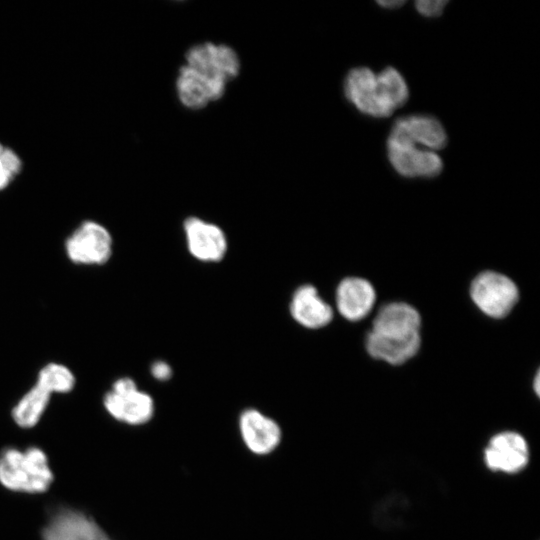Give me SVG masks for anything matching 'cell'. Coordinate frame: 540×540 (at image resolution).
<instances>
[{"instance_id":"cell-23","label":"cell","mask_w":540,"mask_h":540,"mask_svg":"<svg viewBox=\"0 0 540 540\" xmlns=\"http://www.w3.org/2000/svg\"><path fill=\"white\" fill-rule=\"evenodd\" d=\"M10 178L6 174L1 162H0V190L4 189L10 182Z\"/></svg>"},{"instance_id":"cell-6","label":"cell","mask_w":540,"mask_h":540,"mask_svg":"<svg viewBox=\"0 0 540 540\" xmlns=\"http://www.w3.org/2000/svg\"><path fill=\"white\" fill-rule=\"evenodd\" d=\"M185 64L213 82L227 86L240 73L241 62L237 52L226 44L203 42L190 47Z\"/></svg>"},{"instance_id":"cell-17","label":"cell","mask_w":540,"mask_h":540,"mask_svg":"<svg viewBox=\"0 0 540 540\" xmlns=\"http://www.w3.org/2000/svg\"><path fill=\"white\" fill-rule=\"evenodd\" d=\"M51 394L38 384H34L13 406L11 416L22 429L35 427L49 406Z\"/></svg>"},{"instance_id":"cell-12","label":"cell","mask_w":540,"mask_h":540,"mask_svg":"<svg viewBox=\"0 0 540 540\" xmlns=\"http://www.w3.org/2000/svg\"><path fill=\"white\" fill-rule=\"evenodd\" d=\"M388 138L422 145L430 151L441 150L447 144V134L443 125L428 115H410L397 119Z\"/></svg>"},{"instance_id":"cell-1","label":"cell","mask_w":540,"mask_h":540,"mask_svg":"<svg viewBox=\"0 0 540 540\" xmlns=\"http://www.w3.org/2000/svg\"><path fill=\"white\" fill-rule=\"evenodd\" d=\"M421 317L410 304L391 302L383 305L367 333L368 354L391 365H401L413 358L421 345Z\"/></svg>"},{"instance_id":"cell-2","label":"cell","mask_w":540,"mask_h":540,"mask_svg":"<svg viewBox=\"0 0 540 540\" xmlns=\"http://www.w3.org/2000/svg\"><path fill=\"white\" fill-rule=\"evenodd\" d=\"M344 94L357 110L374 118L389 117L409 97L403 76L390 66L378 74L367 67L351 69L344 80Z\"/></svg>"},{"instance_id":"cell-9","label":"cell","mask_w":540,"mask_h":540,"mask_svg":"<svg viewBox=\"0 0 540 540\" xmlns=\"http://www.w3.org/2000/svg\"><path fill=\"white\" fill-rule=\"evenodd\" d=\"M41 540H112L90 515L74 509L60 508L47 520Z\"/></svg>"},{"instance_id":"cell-11","label":"cell","mask_w":540,"mask_h":540,"mask_svg":"<svg viewBox=\"0 0 540 540\" xmlns=\"http://www.w3.org/2000/svg\"><path fill=\"white\" fill-rule=\"evenodd\" d=\"M188 250L204 262H218L226 254L227 238L216 224L198 217H188L183 223Z\"/></svg>"},{"instance_id":"cell-8","label":"cell","mask_w":540,"mask_h":540,"mask_svg":"<svg viewBox=\"0 0 540 540\" xmlns=\"http://www.w3.org/2000/svg\"><path fill=\"white\" fill-rule=\"evenodd\" d=\"M530 459V449L525 437L511 430L501 431L487 441L483 461L492 472L516 474L524 470Z\"/></svg>"},{"instance_id":"cell-7","label":"cell","mask_w":540,"mask_h":540,"mask_svg":"<svg viewBox=\"0 0 540 540\" xmlns=\"http://www.w3.org/2000/svg\"><path fill=\"white\" fill-rule=\"evenodd\" d=\"M112 247L108 229L94 221L81 223L65 241L68 259L82 265L105 264L112 255Z\"/></svg>"},{"instance_id":"cell-22","label":"cell","mask_w":540,"mask_h":540,"mask_svg":"<svg viewBox=\"0 0 540 540\" xmlns=\"http://www.w3.org/2000/svg\"><path fill=\"white\" fill-rule=\"evenodd\" d=\"M405 3L406 1H402V0L377 1V4H379L383 8H390V9L400 8Z\"/></svg>"},{"instance_id":"cell-18","label":"cell","mask_w":540,"mask_h":540,"mask_svg":"<svg viewBox=\"0 0 540 540\" xmlns=\"http://www.w3.org/2000/svg\"><path fill=\"white\" fill-rule=\"evenodd\" d=\"M36 384L51 395L71 392L76 384L74 373L61 363H48L38 372Z\"/></svg>"},{"instance_id":"cell-16","label":"cell","mask_w":540,"mask_h":540,"mask_svg":"<svg viewBox=\"0 0 540 540\" xmlns=\"http://www.w3.org/2000/svg\"><path fill=\"white\" fill-rule=\"evenodd\" d=\"M290 313L296 322L310 329L322 328L333 319L332 307L310 284L295 290L290 303Z\"/></svg>"},{"instance_id":"cell-14","label":"cell","mask_w":540,"mask_h":540,"mask_svg":"<svg viewBox=\"0 0 540 540\" xmlns=\"http://www.w3.org/2000/svg\"><path fill=\"white\" fill-rule=\"evenodd\" d=\"M335 302L338 312L349 321L364 319L373 309L376 292L373 285L361 277H346L336 288Z\"/></svg>"},{"instance_id":"cell-10","label":"cell","mask_w":540,"mask_h":540,"mask_svg":"<svg viewBox=\"0 0 540 540\" xmlns=\"http://www.w3.org/2000/svg\"><path fill=\"white\" fill-rule=\"evenodd\" d=\"M387 155L395 171L404 177L432 178L443 170V162L434 151L398 140L387 139Z\"/></svg>"},{"instance_id":"cell-5","label":"cell","mask_w":540,"mask_h":540,"mask_svg":"<svg viewBox=\"0 0 540 540\" xmlns=\"http://www.w3.org/2000/svg\"><path fill=\"white\" fill-rule=\"evenodd\" d=\"M103 406L112 418L129 425L145 424L154 414L152 397L139 390L129 377L119 378L113 383L103 397Z\"/></svg>"},{"instance_id":"cell-24","label":"cell","mask_w":540,"mask_h":540,"mask_svg":"<svg viewBox=\"0 0 540 540\" xmlns=\"http://www.w3.org/2000/svg\"><path fill=\"white\" fill-rule=\"evenodd\" d=\"M539 372L537 371L536 375H535V379H534V385H533V388H534V391H535V394L537 396H539V392H540V381H539Z\"/></svg>"},{"instance_id":"cell-15","label":"cell","mask_w":540,"mask_h":540,"mask_svg":"<svg viewBox=\"0 0 540 540\" xmlns=\"http://www.w3.org/2000/svg\"><path fill=\"white\" fill-rule=\"evenodd\" d=\"M239 428L247 448L258 455L270 453L281 440L279 425L256 409H247L240 415Z\"/></svg>"},{"instance_id":"cell-21","label":"cell","mask_w":540,"mask_h":540,"mask_svg":"<svg viewBox=\"0 0 540 540\" xmlns=\"http://www.w3.org/2000/svg\"><path fill=\"white\" fill-rule=\"evenodd\" d=\"M152 375L158 380H167L172 375L171 367L164 361H156L151 366Z\"/></svg>"},{"instance_id":"cell-4","label":"cell","mask_w":540,"mask_h":540,"mask_svg":"<svg viewBox=\"0 0 540 540\" xmlns=\"http://www.w3.org/2000/svg\"><path fill=\"white\" fill-rule=\"evenodd\" d=\"M470 297L476 307L490 318L506 317L519 299V290L508 276L484 271L470 284Z\"/></svg>"},{"instance_id":"cell-20","label":"cell","mask_w":540,"mask_h":540,"mask_svg":"<svg viewBox=\"0 0 540 540\" xmlns=\"http://www.w3.org/2000/svg\"><path fill=\"white\" fill-rule=\"evenodd\" d=\"M447 3V0H418L415 8L423 16L437 17L442 14Z\"/></svg>"},{"instance_id":"cell-19","label":"cell","mask_w":540,"mask_h":540,"mask_svg":"<svg viewBox=\"0 0 540 540\" xmlns=\"http://www.w3.org/2000/svg\"><path fill=\"white\" fill-rule=\"evenodd\" d=\"M0 162L10 180H12L21 170L20 158L14 151L5 146L0 151Z\"/></svg>"},{"instance_id":"cell-3","label":"cell","mask_w":540,"mask_h":540,"mask_svg":"<svg viewBox=\"0 0 540 540\" xmlns=\"http://www.w3.org/2000/svg\"><path fill=\"white\" fill-rule=\"evenodd\" d=\"M54 481L46 452L38 446L7 447L0 452V485L23 494H43Z\"/></svg>"},{"instance_id":"cell-13","label":"cell","mask_w":540,"mask_h":540,"mask_svg":"<svg viewBox=\"0 0 540 540\" xmlns=\"http://www.w3.org/2000/svg\"><path fill=\"white\" fill-rule=\"evenodd\" d=\"M225 90V85L213 82L186 64L182 65L178 71L177 96L181 104L188 109L204 108L210 102L220 99Z\"/></svg>"}]
</instances>
